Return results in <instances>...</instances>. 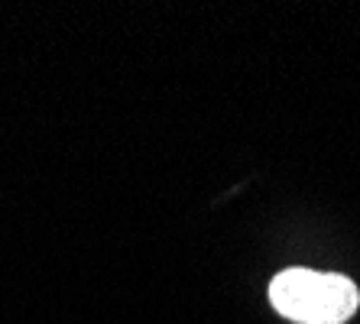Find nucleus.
Here are the masks:
<instances>
[{
	"label": "nucleus",
	"mask_w": 360,
	"mask_h": 324,
	"mask_svg": "<svg viewBox=\"0 0 360 324\" xmlns=\"http://www.w3.org/2000/svg\"><path fill=\"white\" fill-rule=\"evenodd\" d=\"M269 302L295 324H344L357 311L360 289L347 276L292 266L269 283Z\"/></svg>",
	"instance_id": "nucleus-1"
}]
</instances>
